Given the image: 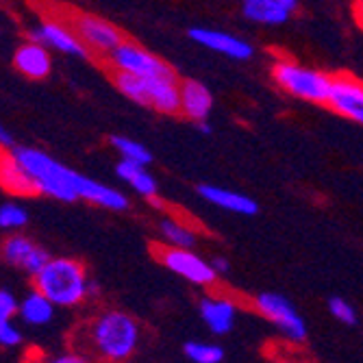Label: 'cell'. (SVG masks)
I'll return each instance as SVG.
<instances>
[{"label": "cell", "mask_w": 363, "mask_h": 363, "mask_svg": "<svg viewBox=\"0 0 363 363\" xmlns=\"http://www.w3.org/2000/svg\"><path fill=\"white\" fill-rule=\"evenodd\" d=\"M74 346L89 359L124 361L140 346V324L124 311H103L83 326V335L74 340Z\"/></svg>", "instance_id": "6da1fadb"}, {"label": "cell", "mask_w": 363, "mask_h": 363, "mask_svg": "<svg viewBox=\"0 0 363 363\" xmlns=\"http://www.w3.org/2000/svg\"><path fill=\"white\" fill-rule=\"evenodd\" d=\"M18 159L22 161L24 170L35 183L38 194L57 198L63 203H72L85 196V189L89 185V177L63 166L61 161L52 159L50 155L38 150V148H13Z\"/></svg>", "instance_id": "7a4b0ae2"}, {"label": "cell", "mask_w": 363, "mask_h": 363, "mask_svg": "<svg viewBox=\"0 0 363 363\" xmlns=\"http://www.w3.org/2000/svg\"><path fill=\"white\" fill-rule=\"evenodd\" d=\"M33 281L57 307H74L89 296L87 270L81 261L70 257H50L46 266L33 277Z\"/></svg>", "instance_id": "3957f363"}, {"label": "cell", "mask_w": 363, "mask_h": 363, "mask_svg": "<svg viewBox=\"0 0 363 363\" xmlns=\"http://www.w3.org/2000/svg\"><path fill=\"white\" fill-rule=\"evenodd\" d=\"M272 77L283 91L307 103L326 105L328 96H331L333 77L307 68V65H301L291 59H279L272 68Z\"/></svg>", "instance_id": "277c9868"}, {"label": "cell", "mask_w": 363, "mask_h": 363, "mask_svg": "<svg viewBox=\"0 0 363 363\" xmlns=\"http://www.w3.org/2000/svg\"><path fill=\"white\" fill-rule=\"evenodd\" d=\"M255 309L274 324L279 331L294 344H303L307 340V324L296 307L281 294H259L255 298Z\"/></svg>", "instance_id": "5b68a950"}, {"label": "cell", "mask_w": 363, "mask_h": 363, "mask_svg": "<svg viewBox=\"0 0 363 363\" xmlns=\"http://www.w3.org/2000/svg\"><path fill=\"white\" fill-rule=\"evenodd\" d=\"M107 63L111 65L113 72H128L138 77H155V74L174 72L163 59H159L157 55H152L150 50L133 42H122L118 48H113L107 55Z\"/></svg>", "instance_id": "8992f818"}, {"label": "cell", "mask_w": 363, "mask_h": 363, "mask_svg": "<svg viewBox=\"0 0 363 363\" xmlns=\"http://www.w3.org/2000/svg\"><path fill=\"white\" fill-rule=\"evenodd\" d=\"M70 26L77 30L81 42L89 48V52L109 55L113 48H118L124 38L122 33L107 20L91 16V13H74L70 16Z\"/></svg>", "instance_id": "52a82bcc"}, {"label": "cell", "mask_w": 363, "mask_h": 363, "mask_svg": "<svg viewBox=\"0 0 363 363\" xmlns=\"http://www.w3.org/2000/svg\"><path fill=\"white\" fill-rule=\"evenodd\" d=\"M159 259L170 272L179 274L181 279H185L194 285H213L218 279V272L213 270L211 263H207L191 248L170 246L159 252Z\"/></svg>", "instance_id": "ba28073f"}, {"label": "cell", "mask_w": 363, "mask_h": 363, "mask_svg": "<svg viewBox=\"0 0 363 363\" xmlns=\"http://www.w3.org/2000/svg\"><path fill=\"white\" fill-rule=\"evenodd\" d=\"M48 259L50 255L26 235L13 233L0 242V261H5L7 266L22 270L30 277H35L48 263Z\"/></svg>", "instance_id": "9c48e42d"}, {"label": "cell", "mask_w": 363, "mask_h": 363, "mask_svg": "<svg viewBox=\"0 0 363 363\" xmlns=\"http://www.w3.org/2000/svg\"><path fill=\"white\" fill-rule=\"evenodd\" d=\"M26 35H28V42L44 44L46 48L59 50L63 55H72V57H87L89 55V48L81 42V38L70 26V22L65 24L61 20H44L40 26L30 28Z\"/></svg>", "instance_id": "30bf717a"}, {"label": "cell", "mask_w": 363, "mask_h": 363, "mask_svg": "<svg viewBox=\"0 0 363 363\" xmlns=\"http://www.w3.org/2000/svg\"><path fill=\"white\" fill-rule=\"evenodd\" d=\"M326 105L335 113L363 126V81L350 74L333 77L331 96H328Z\"/></svg>", "instance_id": "8fae6325"}, {"label": "cell", "mask_w": 363, "mask_h": 363, "mask_svg": "<svg viewBox=\"0 0 363 363\" xmlns=\"http://www.w3.org/2000/svg\"><path fill=\"white\" fill-rule=\"evenodd\" d=\"M144 107L159 113H181V83L174 72L144 77Z\"/></svg>", "instance_id": "7c38bea8"}, {"label": "cell", "mask_w": 363, "mask_h": 363, "mask_svg": "<svg viewBox=\"0 0 363 363\" xmlns=\"http://www.w3.org/2000/svg\"><path fill=\"white\" fill-rule=\"evenodd\" d=\"M189 38L201 44L209 50H216V52H222L230 59H238V61H246L252 57L255 48L238 38V35H230V33H224V30H213V28H191L189 30Z\"/></svg>", "instance_id": "4fadbf2b"}, {"label": "cell", "mask_w": 363, "mask_h": 363, "mask_svg": "<svg viewBox=\"0 0 363 363\" xmlns=\"http://www.w3.org/2000/svg\"><path fill=\"white\" fill-rule=\"evenodd\" d=\"M0 187L13 196L38 194L35 183H33V179L24 170L16 150H11L7 146H0Z\"/></svg>", "instance_id": "5bb4252c"}, {"label": "cell", "mask_w": 363, "mask_h": 363, "mask_svg": "<svg viewBox=\"0 0 363 363\" xmlns=\"http://www.w3.org/2000/svg\"><path fill=\"white\" fill-rule=\"evenodd\" d=\"M13 65L20 74H24L26 79L40 81L46 79L52 70V59L50 52L44 44L38 42H26L22 44L16 55H13Z\"/></svg>", "instance_id": "9a60e30c"}, {"label": "cell", "mask_w": 363, "mask_h": 363, "mask_svg": "<svg viewBox=\"0 0 363 363\" xmlns=\"http://www.w3.org/2000/svg\"><path fill=\"white\" fill-rule=\"evenodd\" d=\"M201 318L216 335H226L235 326L238 307L224 296H205L201 301Z\"/></svg>", "instance_id": "2e32d148"}, {"label": "cell", "mask_w": 363, "mask_h": 363, "mask_svg": "<svg viewBox=\"0 0 363 363\" xmlns=\"http://www.w3.org/2000/svg\"><path fill=\"white\" fill-rule=\"evenodd\" d=\"M213 109V96L201 81H181V113L189 120L203 122Z\"/></svg>", "instance_id": "e0dca14e"}, {"label": "cell", "mask_w": 363, "mask_h": 363, "mask_svg": "<svg viewBox=\"0 0 363 363\" xmlns=\"http://www.w3.org/2000/svg\"><path fill=\"white\" fill-rule=\"evenodd\" d=\"M198 194H201L207 203L233 211V213H242V216H255L259 211V205L252 201L250 196L242 194V191H233V189H224L218 185H201L198 187Z\"/></svg>", "instance_id": "ac0fdd59"}, {"label": "cell", "mask_w": 363, "mask_h": 363, "mask_svg": "<svg viewBox=\"0 0 363 363\" xmlns=\"http://www.w3.org/2000/svg\"><path fill=\"white\" fill-rule=\"evenodd\" d=\"M55 303L44 296L38 287L28 291L24 298L20 301V307H18V313L22 318V322L30 324V326H44L48 324L52 318H55Z\"/></svg>", "instance_id": "d6986e66"}, {"label": "cell", "mask_w": 363, "mask_h": 363, "mask_svg": "<svg viewBox=\"0 0 363 363\" xmlns=\"http://www.w3.org/2000/svg\"><path fill=\"white\" fill-rule=\"evenodd\" d=\"M116 174H118L126 185L133 187L140 196H144V198H155V196H157V181H155V177L146 170L144 163L122 159V161L118 163V166H116Z\"/></svg>", "instance_id": "ffe728a7"}, {"label": "cell", "mask_w": 363, "mask_h": 363, "mask_svg": "<svg viewBox=\"0 0 363 363\" xmlns=\"http://www.w3.org/2000/svg\"><path fill=\"white\" fill-rule=\"evenodd\" d=\"M242 11L250 22L270 24V26L283 24L291 13L279 0H244Z\"/></svg>", "instance_id": "44dd1931"}, {"label": "cell", "mask_w": 363, "mask_h": 363, "mask_svg": "<svg viewBox=\"0 0 363 363\" xmlns=\"http://www.w3.org/2000/svg\"><path fill=\"white\" fill-rule=\"evenodd\" d=\"M159 228H161V235L166 238V242L170 246H181V248H194L196 246L194 228H189L187 224H183L174 218L163 220Z\"/></svg>", "instance_id": "7402d4cb"}, {"label": "cell", "mask_w": 363, "mask_h": 363, "mask_svg": "<svg viewBox=\"0 0 363 363\" xmlns=\"http://www.w3.org/2000/svg\"><path fill=\"white\" fill-rule=\"evenodd\" d=\"M111 146L120 152L122 159H128V161H138V163H144V166H148V163L152 161V155L150 150L135 142V140H130V138H124V135H111Z\"/></svg>", "instance_id": "603a6c76"}, {"label": "cell", "mask_w": 363, "mask_h": 363, "mask_svg": "<svg viewBox=\"0 0 363 363\" xmlns=\"http://www.w3.org/2000/svg\"><path fill=\"white\" fill-rule=\"evenodd\" d=\"M183 350H185V357L194 363H220V361H224V350L218 344L187 342Z\"/></svg>", "instance_id": "cb8c5ba5"}, {"label": "cell", "mask_w": 363, "mask_h": 363, "mask_svg": "<svg viewBox=\"0 0 363 363\" xmlns=\"http://www.w3.org/2000/svg\"><path fill=\"white\" fill-rule=\"evenodd\" d=\"M28 222V213L18 203H5L0 205V228L5 230H20Z\"/></svg>", "instance_id": "d4e9b609"}, {"label": "cell", "mask_w": 363, "mask_h": 363, "mask_svg": "<svg viewBox=\"0 0 363 363\" xmlns=\"http://www.w3.org/2000/svg\"><path fill=\"white\" fill-rule=\"evenodd\" d=\"M328 311H331V315L335 320H340L342 324H357V311L344 298H337V296H335V298L328 301Z\"/></svg>", "instance_id": "484cf974"}, {"label": "cell", "mask_w": 363, "mask_h": 363, "mask_svg": "<svg viewBox=\"0 0 363 363\" xmlns=\"http://www.w3.org/2000/svg\"><path fill=\"white\" fill-rule=\"evenodd\" d=\"M20 344H22V333H20V328L11 322V318L0 322V346L13 348Z\"/></svg>", "instance_id": "4316f807"}, {"label": "cell", "mask_w": 363, "mask_h": 363, "mask_svg": "<svg viewBox=\"0 0 363 363\" xmlns=\"http://www.w3.org/2000/svg\"><path fill=\"white\" fill-rule=\"evenodd\" d=\"M20 303L16 301V296L7 289H0V322L9 320L18 313Z\"/></svg>", "instance_id": "83f0119b"}, {"label": "cell", "mask_w": 363, "mask_h": 363, "mask_svg": "<svg viewBox=\"0 0 363 363\" xmlns=\"http://www.w3.org/2000/svg\"><path fill=\"white\" fill-rule=\"evenodd\" d=\"M57 363H85V361H89V357H85V354H81V352H68V354H61V357H57L55 359Z\"/></svg>", "instance_id": "f1b7e54d"}, {"label": "cell", "mask_w": 363, "mask_h": 363, "mask_svg": "<svg viewBox=\"0 0 363 363\" xmlns=\"http://www.w3.org/2000/svg\"><path fill=\"white\" fill-rule=\"evenodd\" d=\"M0 146H7V148H13V138L9 130L0 124Z\"/></svg>", "instance_id": "f546056e"}, {"label": "cell", "mask_w": 363, "mask_h": 363, "mask_svg": "<svg viewBox=\"0 0 363 363\" xmlns=\"http://www.w3.org/2000/svg\"><path fill=\"white\" fill-rule=\"evenodd\" d=\"M211 266H213L216 272H226V270H228V261H226L224 257H216V259L211 261Z\"/></svg>", "instance_id": "4dcf8cb0"}, {"label": "cell", "mask_w": 363, "mask_h": 363, "mask_svg": "<svg viewBox=\"0 0 363 363\" xmlns=\"http://www.w3.org/2000/svg\"><path fill=\"white\" fill-rule=\"evenodd\" d=\"M354 16L363 24V0H357V3H354Z\"/></svg>", "instance_id": "1f68e13d"}, {"label": "cell", "mask_w": 363, "mask_h": 363, "mask_svg": "<svg viewBox=\"0 0 363 363\" xmlns=\"http://www.w3.org/2000/svg\"><path fill=\"white\" fill-rule=\"evenodd\" d=\"M279 3H281V5H285L289 11H294L296 7H298V0H279Z\"/></svg>", "instance_id": "d6a6232c"}, {"label": "cell", "mask_w": 363, "mask_h": 363, "mask_svg": "<svg viewBox=\"0 0 363 363\" xmlns=\"http://www.w3.org/2000/svg\"><path fill=\"white\" fill-rule=\"evenodd\" d=\"M98 291H101V289H98V283L89 279V287H87V294H89V296H98Z\"/></svg>", "instance_id": "836d02e7"}, {"label": "cell", "mask_w": 363, "mask_h": 363, "mask_svg": "<svg viewBox=\"0 0 363 363\" xmlns=\"http://www.w3.org/2000/svg\"><path fill=\"white\" fill-rule=\"evenodd\" d=\"M198 128H201V133H211V126L207 124V120H203V122H198Z\"/></svg>", "instance_id": "e575fe53"}]
</instances>
